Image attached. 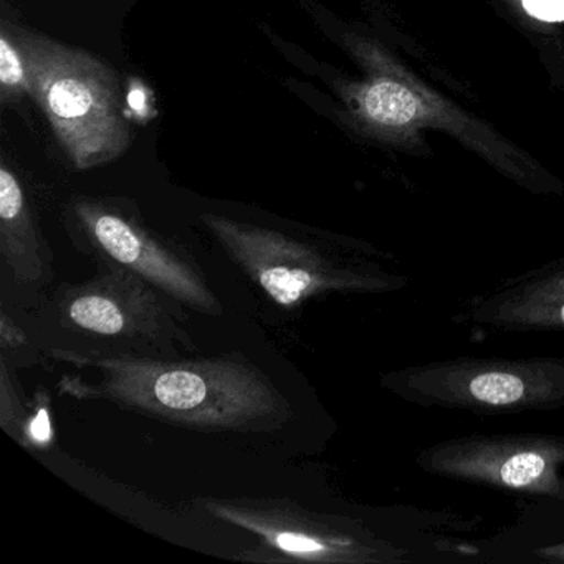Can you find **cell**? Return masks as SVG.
I'll list each match as a JSON object with an SVG mask.
<instances>
[{
  "label": "cell",
  "mask_w": 564,
  "mask_h": 564,
  "mask_svg": "<svg viewBox=\"0 0 564 564\" xmlns=\"http://www.w3.org/2000/svg\"><path fill=\"white\" fill-rule=\"evenodd\" d=\"M207 513L242 528L282 561L399 563L404 550L346 514L310 510L289 498H207Z\"/></svg>",
  "instance_id": "ba28073f"
},
{
  "label": "cell",
  "mask_w": 564,
  "mask_h": 564,
  "mask_svg": "<svg viewBox=\"0 0 564 564\" xmlns=\"http://www.w3.org/2000/svg\"><path fill=\"white\" fill-rule=\"evenodd\" d=\"M48 361L94 371L62 375L61 395L101 401L206 434H272L295 417L282 389L242 352L158 359L42 348Z\"/></svg>",
  "instance_id": "6da1fadb"
},
{
  "label": "cell",
  "mask_w": 564,
  "mask_h": 564,
  "mask_svg": "<svg viewBox=\"0 0 564 564\" xmlns=\"http://www.w3.org/2000/svg\"><path fill=\"white\" fill-rule=\"evenodd\" d=\"M467 318L505 332H563L564 260L498 286L471 303Z\"/></svg>",
  "instance_id": "8fae6325"
},
{
  "label": "cell",
  "mask_w": 564,
  "mask_h": 564,
  "mask_svg": "<svg viewBox=\"0 0 564 564\" xmlns=\"http://www.w3.org/2000/svg\"><path fill=\"white\" fill-rule=\"evenodd\" d=\"M65 227L77 252L95 260V265L130 270L189 312L223 316V303L199 260L150 229L133 207L80 197L65 210Z\"/></svg>",
  "instance_id": "8992f818"
},
{
  "label": "cell",
  "mask_w": 564,
  "mask_h": 564,
  "mask_svg": "<svg viewBox=\"0 0 564 564\" xmlns=\"http://www.w3.org/2000/svg\"><path fill=\"white\" fill-rule=\"evenodd\" d=\"M200 220L230 262L283 308L333 295L392 292L405 283L382 265L381 253L348 237L213 213Z\"/></svg>",
  "instance_id": "3957f363"
},
{
  "label": "cell",
  "mask_w": 564,
  "mask_h": 564,
  "mask_svg": "<svg viewBox=\"0 0 564 564\" xmlns=\"http://www.w3.org/2000/svg\"><path fill=\"white\" fill-rule=\"evenodd\" d=\"M417 465L438 477L564 500V437L557 435L451 438L422 451Z\"/></svg>",
  "instance_id": "9c48e42d"
},
{
  "label": "cell",
  "mask_w": 564,
  "mask_h": 564,
  "mask_svg": "<svg viewBox=\"0 0 564 564\" xmlns=\"http://www.w3.org/2000/svg\"><path fill=\"white\" fill-rule=\"evenodd\" d=\"M187 312L137 273L101 263L91 279L52 289L28 315L41 349L174 359L197 355Z\"/></svg>",
  "instance_id": "7a4b0ae2"
},
{
  "label": "cell",
  "mask_w": 564,
  "mask_h": 564,
  "mask_svg": "<svg viewBox=\"0 0 564 564\" xmlns=\"http://www.w3.org/2000/svg\"><path fill=\"white\" fill-rule=\"evenodd\" d=\"M536 554L543 560L563 561L564 563V543L553 544V546L538 547Z\"/></svg>",
  "instance_id": "e0dca14e"
},
{
  "label": "cell",
  "mask_w": 564,
  "mask_h": 564,
  "mask_svg": "<svg viewBox=\"0 0 564 564\" xmlns=\"http://www.w3.org/2000/svg\"><path fill=\"white\" fill-rule=\"evenodd\" d=\"M0 95L4 105L14 104L25 95H32L28 58L15 34L14 25H9L8 21L2 24L0 35Z\"/></svg>",
  "instance_id": "7c38bea8"
},
{
  "label": "cell",
  "mask_w": 564,
  "mask_h": 564,
  "mask_svg": "<svg viewBox=\"0 0 564 564\" xmlns=\"http://www.w3.org/2000/svg\"><path fill=\"white\" fill-rule=\"evenodd\" d=\"M359 57L369 77L349 90V107L372 133L411 137L421 130H438L457 138L514 183L540 194H563L564 186L533 158L517 150L497 131L455 107L414 75L389 61L375 47L362 45Z\"/></svg>",
  "instance_id": "5b68a950"
},
{
  "label": "cell",
  "mask_w": 564,
  "mask_h": 564,
  "mask_svg": "<svg viewBox=\"0 0 564 564\" xmlns=\"http://www.w3.org/2000/svg\"><path fill=\"white\" fill-rule=\"evenodd\" d=\"M55 434L52 425V399L44 388L39 389L34 402H31V411L22 427L19 444L29 451H45L54 444Z\"/></svg>",
  "instance_id": "9a60e30c"
},
{
  "label": "cell",
  "mask_w": 564,
  "mask_h": 564,
  "mask_svg": "<svg viewBox=\"0 0 564 564\" xmlns=\"http://www.w3.org/2000/svg\"><path fill=\"white\" fill-rule=\"evenodd\" d=\"M0 358L6 359L12 368H32L41 365V346L22 328L8 310L0 312Z\"/></svg>",
  "instance_id": "4fadbf2b"
},
{
  "label": "cell",
  "mask_w": 564,
  "mask_h": 564,
  "mask_svg": "<svg viewBox=\"0 0 564 564\" xmlns=\"http://www.w3.org/2000/svg\"><path fill=\"white\" fill-rule=\"evenodd\" d=\"M14 369L6 359L0 358V425L19 442L31 411V402L22 398Z\"/></svg>",
  "instance_id": "5bb4252c"
},
{
  "label": "cell",
  "mask_w": 564,
  "mask_h": 564,
  "mask_svg": "<svg viewBox=\"0 0 564 564\" xmlns=\"http://www.w3.org/2000/svg\"><path fill=\"white\" fill-rule=\"evenodd\" d=\"M0 270L4 296L31 313L55 280L54 253L21 180L8 163L0 167Z\"/></svg>",
  "instance_id": "30bf717a"
},
{
  "label": "cell",
  "mask_w": 564,
  "mask_h": 564,
  "mask_svg": "<svg viewBox=\"0 0 564 564\" xmlns=\"http://www.w3.org/2000/svg\"><path fill=\"white\" fill-rule=\"evenodd\" d=\"M382 388L425 408L503 414L564 408V359L458 358L388 372Z\"/></svg>",
  "instance_id": "52a82bcc"
},
{
  "label": "cell",
  "mask_w": 564,
  "mask_h": 564,
  "mask_svg": "<svg viewBox=\"0 0 564 564\" xmlns=\"http://www.w3.org/2000/svg\"><path fill=\"white\" fill-rule=\"evenodd\" d=\"M514 14L538 28H564V0H505Z\"/></svg>",
  "instance_id": "2e32d148"
},
{
  "label": "cell",
  "mask_w": 564,
  "mask_h": 564,
  "mask_svg": "<svg viewBox=\"0 0 564 564\" xmlns=\"http://www.w3.org/2000/svg\"><path fill=\"white\" fill-rule=\"evenodd\" d=\"M34 100L75 170L104 166L130 148L120 84L107 64L61 42L15 28Z\"/></svg>",
  "instance_id": "277c9868"
}]
</instances>
